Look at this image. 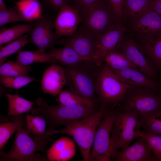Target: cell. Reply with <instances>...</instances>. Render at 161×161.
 I'll list each match as a JSON object with an SVG mask.
<instances>
[{"instance_id": "obj_1", "label": "cell", "mask_w": 161, "mask_h": 161, "mask_svg": "<svg viewBox=\"0 0 161 161\" xmlns=\"http://www.w3.org/2000/svg\"><path fill=\"white\" fill-rule=\"evenodd\" d=\"M37 107L31 110L33 115L37 114L44 117L46 120L49 131L55 129L59 126H65L96 112L100 106L88 105L66 106L60 104L51 106L47 104L42 97L36 98Z\"/></svg>"}, {"instance_id": "obj_2", "label": "cell", "mask_w": 161, "mask_h": 161, "mask_svg": "<svg viewBox=\"0 0 161 161\" xmlns=\"http://www.w3.org/2000/svg\"><path fill=\"white\" fill-rule=\"evenodd\" d=\"M109 106L101 103L99 110L95 114L73 122L63 129L47 131L53 135L56 133L65 134L72 137L78 145L83 161H91V149L96 129Z\"/></svg>"}, {"instance_id": "obj_3", "label": "cell", "mask_w": 161, "mask_h": 161, "mask_svg": "<svg viewBox=\"0 0 161 161\" xmlns=\"http://www.w3.org/2000/svg\"><path fill=\"white\" fill-rule=\"evenodd\" d=\"M102 67L93 60L65 66L66 85L74 92L98 104L96 83Z\"/></svg>"}, {"instance_id": "obj_4", "label": "cell", "mask_w": 161, "mask_h": 161, "mask_svg": "<svg viewBox=\"0 0 161 161\" xmlns=\"http://www.w3.org/2000/svg\"><path fill=\"white\" fill-rule=\"evenodd\" d=\"M79 13L80 25L97 39L118 22L107 0L99 1L86 6Z\"/></svg>"}, {"instance_id": "obj_5", "label": "cell", "mask_w": 161, "mask_h": 161, "mask_svg": "<svg viewBox=\"0 0 161 161\" xmlns=\"http://www.w3.org/2000/svg\"><path fill=\"white\" fill-rule=\"evenodd\" d=\"M130 86L103 64L96 83L97 100L109 108L117 107Z\"/></svg>"}, {"instance_id": "obj_6", "label": "cell", "mask_w": 161, "mask_h": 161, "mask_svg": "<svg viewBox=\"0 0 161 161\" xmlns=\"http://www.w3.org/2000/svg\"><path fill=\"white\" fill-rule=\"evenodd\" d=\"M138 116V113L133 111H117L111 133L114 156L119 149L126 148L133 140L140 137Z\"/></svg>"}, {"instance_id": "obj_7", "label": "cell", "mask_w": 161, "mask_h": 161, "mask_svg": "<svg viewBox=\"0 0 161 161\" xmlns=\"http://www.w3.org/2000/svg\"><path fill=\"white\" fill-rule=\"evenodd\" d=\"M161 92L148 87L130 85L118 111H133L140 114L153 111L161 105Z\"/></svg>"}, {"instance_id": "obj_8", "label": "cell", "mask_w": 161, "mask_h": 161, "mask_svg": "<svg viewBox=\"0 0 161 161\" xmlns=\"http://www.w3.org/2000/svg\"><path fill=\"white\" fill-rule=\"evenodd\" d=\"M45 148L37 142L24 127L17 131L13 145L10 151L1 150L0 161H47V157L35 154L38 151L45 152Z\"/></svg>"}, {"instance_id": "obj_9", "label": "cell", "mask_w": 161, "mask_h": 161, "mask_svg": "<svg viewBox=\"0 0 161 161\" xmlns=\"http://www.w3.org/2000/svg\"><path fill=\"white\" fill-rule=\"evenodd\" d=\"M116 108H109L97 126L91 153V161L104 154L112 156L111 133L116 115Z\"/></svg>"}, {"instance_id": "obj_10", "label": "cell", "mask_w": 161, "mask_h": 161, "mask_svg": "<svg viewBox=\"0 0 161 161\" xmlns=\"http://www.w3.org/2000/svg\"><path fill=\"white\" fill-rule=\"evenodd\" d=\"M55 20L49 14H43L34 21L32 28L28 33L29 42L35 45L41 53L46 52L47 48L54 47L58 40L53 31Z\"/></svg>"}, {"instance_id": "obj_11", "label": "cell", "mask_w": 161, "mask_h": 161, "mask_svg": "<svg viewBox=\"0 0 161 161\" xmlns=\"http://www.w3.org/2000/svg\"><path fill=\"white\" fill-rule=\"evenodd\" d=\"M116 50L125 55L137 67L139 71L155 81L161 83L160 73L148 59L139 44L133 40H123Z\"/></svg>"}, {"instance_id": "obj_12", "label": "cell", "mask_w": 161, "mask_h": 161, "mask_svg": "<svg viewBox=\"0 0 161 161\" xmlns=\"http://www.w3.org/2000/svg\"><path fill=\"white\" fill-rule=\"evenodd\" d=\"M96 40L80 25L72 36L59 38L55 44L69 46L84 60H94Z\"/></svg>"}, {"instance_id": "obj_13", "label": "cell", "mask_w": 161, "mask_h": 161, "mask_svg": "<svg viewBox=\"0 0 161 161\" xmlns=\"http://www.w3.org/2000/svg\"><path fill=\"white\" fill-rule=\"evenodd\" d=\"M126 30L121 23L117 22L97 39L94 60L99 66H102L104 58L108 52L117 49L123 41Z\"/></svg>"}, {"instance_id": "obj_14", "label": "cell", "mask_w": 161, "mask_h": 161, "mask_svg": "<svg viewBox=\"0 0 161 161\" xmlns=\"http://www.w3.org/2000/svg\"><path fill=\"white\" fill-rule=\"evenodd\" d=\"M55 19L54 28L58 39L63 36H72L80 22L79 12L70 5L61 7Z\"/></svg>"}, {"instance_id": "obj_15", "label": "cell", "mask_w": 161, "mask_h": 161, "mask_svg": "<svg viewBox=\"0 0 161 161\" xmlns=\"http://www.w3.org/2000/svg\"><path fill=\"white\" fill-rule=\"evenodd\" d=\"M131 23L141 42L161 35V16L153 9Z\"/></svg>"}, {"instance_id": "obj_16", "label": "cell", "mask_w": 161, "mask_h": 161, "mask_svg": "<svg viewBox=\"0 0 161 161\" xmlns=\"http://www.w3.org/2000/svg\"><path fill=\"white\" fill-rule=\"evenodd\" d=\"M56 64L52 63L46 69L41 80V88L44 92L55 97L66 85L64 67Z\"/></svg>"}, {"instance_id": "obj_17", "label": "cell", "mask_w": 161, "mask_h": 161, "mask_svg": "<svg viewBox=\"0 0 161 161\" xmlns=\"http://www.w3.org/2000/svg\"><path fill=\"white\" fill-rule=\"evenodd\" d=\"M134 144L126 148L118 150L115 155L117 161H158L146 141L140 137Z\"/></svg>"}, {"instance_id": "obj_18", "label": "cell", "mask_w": 161, "mask_h": 161, "mask_svg": "<svg viewBox=\"0 0 161 161\" xmlns=\"http://www.w3.org/2000/svg\"><path fill=\"white\" fill-rule=\"evenodd\" d=\"M112 71L129 85L148 87L161 92V83L155 81L138 69L128 67Z\"/></svg>"}, {"instance_id": "obj_19", "label": "cell", "mask_w": 161, "mask_h": 161, "mask_svg": "<svg viewBox=\"0 0 161 161\" xmlns=\"http://www.w3.org/2000/svg\"><path fill=\"white\" fill-rule=\"evenodd\" d=\"M46 152L49 161H67L76 155V147L72 139L62 137L55 141Z\"/></svg>"}, {"instance_id": "obj_20", "label": "cell", "mask_w": 161, "mask_h": 161, "mask_svg": "<svg viewBox=\"0 0 161 161\" xmlns=\"http://www.w3.org/2000/svg\"><path fill=\"white\" fill-rule=\"evenodd\" d=\"M27 127L30 135L40 144L46 148L52 140V135L46 130L47 123L42 116L28 114L26 117Z\"/></svg>"}, {"instance_id": "obj_21", "label": "cell", "mask_w": 161, "mask_h": 161, "mask_svg": "<svg viewBox=\"0 0 161 161\" xmlns=\"http://www.w3.org/2000/svg\"><path fill=\"white\" fill-rule=\"evenodd\" d=\"M10 116L0 117V150L16 131L21 127L27 126L26 119L22 114Z\"/></svg>"}, {"instance_id": "obj_22", "label": "cell", "mask_w": 161, "mask_h": 161, "mask_svg": "<svg viewBox=\"0 0 161 161\" xmlns=\"http://www.w3.org/2000/svg\"><path fill=\"white\" fill-rule=\"evenodd\" d=\"M153 0H124L123 13L131 22L152 9Z\"/></svg>"}, {"instance_id": "obj_23", "label": "cell", "mask_w": 161, "mask_h": 161, "mask_svg": "<svg viewBox=\"0 0 161 161\" xmlns=\"http://www.w3.org/2000/svg\"><path fill=\"white\" fill-rule=\"evenodd\" d=\"M48 54L55 62L65 66L78 64L84 60L72 47L68 45L59 48H50Z\"/></svg>"}, {"instance_id": "obj_24", "label": "cell", "mask_w": 161, "mask_h": 161, "mask_svg": "<svg viewBox=\"0 0 161 161\" xmlns=\"http://www.w3.org/2000/svg\"><path fill=\"white\" fill-rule=\"evenodd\" d=\"M138 120L143 131L161 135V105L153 111L139 114Z\"/></svg>"}, {"instance_id": "obj_25", "label": "cell", "mask_w": 161, "mask_h": 161, "mask_svg": "<svg viewBox=\"0 0 161 161\" xmlns=\"http://www.w3.org/2000/svg\"><path fill=\"white\" fill-rule=\"evenodd\" d=\"M138 44L148 59L161 73V35Z\"/></svg>"}, {"instance_id": "obj_26", "label": "cell", "mask_w": 161, "mask_h": 161, "mask_svg": "<svg viewBox=\"0 0 161 161\" xmlns=\"http://www.w3.org/2000/svg\"><path fill=\"white\" fill-rule=\"evenodd\" d=\"M23 16L30 22L34 21L43 15L42 7L38 0H11Z\"/></svg>"}, {"instance_id": "obj_27", "label": "cell", "mask_w": 161, "mask_h": 161, "mask_svg": "<svg viewBox=\"0 0 161 161\" xmlns=\"http://www.w3.org/2000/svg\"><path fill=\"white\" fill-rule=\"evenodd\" d=\"M5 96L8 101L9 116L21 114L31 111L33 109V102L21 97L17 94H7Z\"/></svg>"}, {"instance_id": "obj_28", "label": "cell", "mask_w": 161, "mask_h": 161, "mask_svg": "<svg viewBox=\"0 0 161 161\" xmlns=\"http://www.w3.org/2000/svg\"><path fill=\"white\" fill-rule=\"evenodd\" d=\"M103 64L112 71L119 70L128 67L138 69L123 53L114 50L108 52L105 56Z\"/></svg>"}, {"instance_id": "obj_29", "label": "cell", "mask_w": 161, "mask_h": 161, "mask_svg": "<svg viewBox=\"0 0 161 161\" xmlns=\"http://www.w3.org/2000/svg\"><path fill=\"white\" fill-rule=\"evenodd\" d=\"M34 21L30 23L21 24L10 28H3L0 30V45L10 43L18 39L32 30Z\"/></svg>"}, {"instance_id": "obj_30", "label": "cell", "mask_w": 161, "mask_h": 161, "mask_svg": "<svg viewBox=\"0 0 161 161\" xmlns=\"http://www.w3.org/2000/svg\"><path fill=\"white\" fill-rule=\"evenodd\" d=\"M16 58L17 61L24 65L36 63H55V61L50 56L48 52L41 53L39 50L20 51Z\"/></svg>"}, {"instance_id": "obj_31", "label": "cell", "mask_w": 161, "mask_h": 161, "mask_svg": "<svg viewBox=\"0 0 161 161\" xmlns=\"http://www.w3.org/2000/svg\"><path fill=\"white\" fill-rule=\"evenodd\" d=\"M58 100L60 104L66 106H98L97 104L78 95L69 88L61 90L58 95Z\"/></svg>"}, {"instance_id": "obj_32", "label": "cell", "mask_w": 161, "mask_h": 161, "mask_svg": "<svg viewBox=\"0 0 161 161\" xmlns=\"http://www.w3.org/2000/svg\"><path fill=\"white\" fill-rule=\"evenodd\" d=\"M32 68L18 62L8 61L4 63L0 67V76L16 77L28 76Z\"/></svg>"}, {"instance_id": "obj_33", "label": "cell", "mask_w": 161, "mask_h": 161, "mask_svg": "<svg viewBox=\"0 0 161 161\" xmlns=\"http://www.w3.org/2000/svg\"><path fill=\"white\" fill-rule=\"evenodd\" d=\"M29 42L28 36L24 35L4 47L0 48V65H1L10 55L18 52Z\"/></svg>"}, {"instance_id": "obj_34", "label": "cell", "mask_w": 161, "mask_h": 161, "mask_svg": "<svg viewBox=\"0 0 161 161\" xmlns=\"http://www.w3.org/2000/svg\"><path fill=\"white\" fill-rule=\"evenodd\" d=\"M37 81L34 77L28 76L16 77L0 76V83L4 86L19 89L33 81Z\"/></svg>"}, {"instance_id": "obj_35", "label": "cell", "mask_w": 161, "mask_h": 161, "mask_svg": "<svg viewBox=\"0 0 161 161\" xmlns=\"http://www.w3.org/2000/svg\"><path fill=\"white\" fill-rule=\"evenodd\" d=\"M31 23L22 15L16 5L7 8L4 11H0V26L15 22Z\"/></svg>"}, {"instance_id": "obj_36", "label": "cell", "mask_w": 161, "mask_h": 161, "mask_svg": "<svg viewBox=\"0 0 161 161\" xmlns=\"http://www.w3.org/2000/svg\"><path fill=\"white\" fill-rule=\"evenodd\" d=\"M140 137L147 143L154 155L158 160L161 161V135L141 131Z\"/></svg>"}, {"instance_id": "obj_37", "label": "cell", "mask_w": 161, "mask_h": 161, "mask_svg": "<svg viewBox=\"0 0 161 161\" xmlns=\"http://www.w3.org/2000/svg\"><path fill=\"white\" fill-rule=\"evenodd\" d=\"M118 22L122 23L124 19V0H107Z\"/></svg>"}, {"instance_id": "obj_38", "label": "cell", "mask_w": 161, "mask_h": 161, "mask_svg": "<svg viewBox=\"0 0 161 161\" xmlns=\"http://www.w3.org/2000/svg\"><path fill=\"white\" fill-rule=\"evenodd\" d=\"M44 4L53 12L59 10L62 7L67 5H71L74 0H41Z\"/></svg>"}, {"instance_id": "obj_39", "label": "cell", "mask_w": 161, "mask_h": 161, "mask_svg": "<svg viewBox=\"0 0 161 161\" xmlns=\"http://www.w3.org/2000/svg\"><path fill=\"white\" fill-rule=\"evenodd\" d=\"M101 0H74L71 6L79 12L84 7Z\"/></svg>"}, {"instance_id": "obj_40", "label": "cell", "mask_w": 161, "mask_h": 161, "mask_svg": "<svg viewBox=\"0 0 161 161\" xmlns=\"http://www.w3.org/2000/svg\"><path fill=\"white\" fill-rule=\"evenodd\" d=\"M152 9L161 16V0H153Z\"/></svg>"}, {"instance_id": "obj_41", "label": "cell", "mask_w": 161, "mask_h": 161, "mask_svg": "<svg viewBox=\"0 0 161 161\" xmlns=\"http://www.w3.org/2000/svg\"><path fill=\"white\" fill-rule=\"evenodd\" d=\"M111 157L106 154H100L95 158L92 161H111Z\"/></svg>"}, {"instance_id": "obj_42", "label": "cell", "mask_w": 161, "mask_h": 161, "mask_svg": "<svg viewBox=\"0 0 161 161\" xmlns=\"http://www.w3.org/2000/svg\"><path fill=\"white\" fill-rule=\"evenodd\" d=\"M7 8L3 0H0V11H4Z\"/></svg>"}, {"instance_id": "obj_43", "label": "cell", "mask_w": 161, "mask_h": 161, "mask_svg": "<svg viewBox=\"0 0 161 161\" xmlns=\"http://www.w3.org/2000/svg\"></svg>"}]
</instances>
